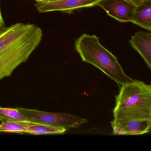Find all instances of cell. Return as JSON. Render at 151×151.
<instances>
[{"instance_id": "277c9868", "label": "cell", "mask_w": 151, "mask_h": 151, "mask_svg": "<svg viewBox=\"0 0 151 151\" xmlns=\"http://www.w3.org/2000/svg\"><path fill=\"white\" fill-rule=\"evenodd\" d=\"M28 122L55 127L70 129L80 128L88 120L78 116L65 113H51L34 109L17 108Z\"/></svg>"}, {"instance_id": "2e32d148", "label": "cell", "mask_w": 151, "mask_h": 151, "mask_svg": "<svg viewBox=\"0 0 151 151\" xmlns=\"http://www.w3.org/2000/svg\"><path fill=\"white\" fill-rule=\"evenodd\" d=\"M36 1H40V0H36Z\"/></svg>"}, {"instance_id": "8992f818", "label": "cell", "mask_w": 151, "mask_h": 151, "mask_svg": "<svg viewBox=\"0 0 151 151\" xmlns=\"http://www.w3.org/2000/svg\"><path fill=\"white\" fill-rule=\"evenodd\" d=\"M98 6L109 16L121 23L131 22L132 17L136 7L126 0H101Z\"/></svg>"}, {"instance_id": "30bf717a", "label": "cell", "mask_w": 151, "mask_h": 151, "mask_svg": "<svg viewBox=\"0 0 151 151\" xmlns=\"http://www.w3.org/2000/svg\"><path fill=\"white\" fill-rule=\"evenodd\" d=\"M21 123L26 128V133L41 135V134H63L68 130L65 128L55 127L46 124L34 123L31 122H21Z\"/></svg>"}, {"instance_id": "9c48e42d", "label": "cell", "mask_w": 151, "mask_h": 151, "mask_svg": "<svg viewBox=\"0 0 151 151\" xmlns=\"http://www.w3.org/2000/svg\"><path fill=\"white\" fill-rule=\"evenodd\" d=\"M132 23L151 31V1L136 6L132 17Z\"/></svg>"}, {"instance_id": "5bb4252c", "label": "cell", "mask_w": 151, "mask_h": 151, "mask_svg": "<svg viewBox=\"0 0 151 151\" xmlns=\"http://www.w3.org/2000/svg\"><path fill=\"white\" fill-rule=\"evenodd\" d=\"M4 28H5L4 22L1 15V7H0V33L1 32Z\"/></svg>"}, {"instance_id": "8fae6325", "label": "cell", "mask_w": 151, "mask_h": 151, "mask_svg": "<svg viewBox=\"0 0 151 151\" xmlns=\"http://www.w3.org/2000/svg\"><path fill=\"white\" fill-rule=\"evenodd\" d=\"M25 117L18 111L17 109L8 108L0 107V122H26Z\"/></svg>"}, {"instance_id": "4fadbf2b", "label": "cell", "mask_w": 151, "mask_h": 151, "mask_svg": "<svg viewBox=\"0 0 151 151\" xmlns=\"http://www.w3.org/2000/svg\"><path fill=\"white\" fill-rule=\"evenodd\" d=\"M126 1L136 6H140L142 4L151 1V0H126Z\"/></svg>"}, {"instance_id": "ba28073f", "label": "cell", "mask_w": 151, "mask_h": 151, "mask_svg": "<svg viewBox=\"0 0 151 151\" xmlns=\"http://www.w3.org/2000/svg\"><path fill=\"white\" fill-rule=\"evenodd\" d=\"M130 45L141 55L151 70V34L142 30L135 32L129 40Z\"/></svg>"}, {"instance_id": "7a4b0ae2", "label": "cell", "mask_w": 151, "mask_h": 151, "mask_svg": "<svg viewBox=\"0 0 151 151\" xmlns=\"http://www.w3.org/2000/svg\"><path fill=\"white\" fill-rule=\"evenodd\" d=\"M116 121L151 120V85L134 79L122 85L113 110Z\"/></svg>"}, {"instance_id": "7c38bea8", "label": "cell", "mask_w": 151, "mask_h": 151, "mask_svg": "<svg viewBox=\"0 0 151 151\" xmlns=\"http://www.w3.org/2000/svg\"><path fill=\"white\" fill-rule=\"evenodd\" d=\"M0 131L17 133H26V128L21 123V122H5L0 124Z\"/></svg>"}, {"instance_id": "6da1fadb", "label": "cell", "mask_w": 151, "mask_h": 151, "mask_svg": "<svg viewBox=\"0 0 151 151\" xmlns=\"http://www.w3.org/2000/svg\"><path fill=\"white\" fill-rule=\"evenodd\" d=\"M43 33L36 24L18 23L0 33V81L26 62L40 45Z\"/></svg>"}, {"instance_id": "5b68a950", "label": "cell", "mask_w": 151, "mask_h": 151, "mask_svg": "<svg viewBox=\"0 0 151 151\" xmlns=\"http://www.w3.org/2000/svg\"><path fill=\"white\" fill-rule=\"evenodd\" d=\"M101 0H59L47 1L40 0L37 1L35 6L40 13H48L60 11L70 13L74 10L84 8H89L98 6Z\"/></svg>"}, {"instance_id": "9a60e30c", "label": "cell", "mask_w": 151, "mask_h": 151, "mask_svg": "<svg viewBox=\"0 0 151 151\" xmlns=\"http://www.w3.org/2000/svg\"><path fill=\"white\" fill-rule=\"evenodd\" d=\"M47 1H59V0H47Z\"/></svg>"}, {"instance_id": "52a82bcc", "label": "cell", "mask_w": 151, "mask_h": 151, "mask_svg": "<svg viewBox=\"0 0 151 151\" xmlns=\"http://www.w3.org/2000/svg\"><path fill=\"white\" fill-rule=\"evenodd\" d=\"M113 134L116 135H138L151 131V120H129L111 122Z\"/></svg>"}, {"instance_id": "3957f363", "label": "cell", "mask_w": 151, "mask_h": 151, "mask_svg": "<svg viewBox=\"0 0 151 151\" xmlns=\"http://www.w3.org/2000/svg\"><path fill=\"white\" fill-rule=\"evenodd\" d=\"M75 46L83 62L95 66L118 84L133 81L124 71L116 57L100 44L96 35L83 33L76 40Z\"/></svg>"}]
</instances>
